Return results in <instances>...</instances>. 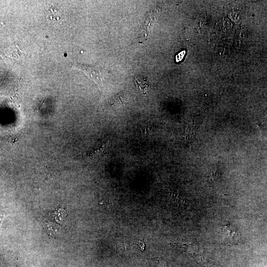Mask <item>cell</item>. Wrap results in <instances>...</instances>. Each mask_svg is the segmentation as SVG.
Segmentation results:
<instances>
[{"label": "cell", "instance_id": "2", "mask_svg": "<svg viewBox=\"0 0 267 267\" xmlns=\"http://www.w3.org/2000/svg\"><path fill=\"white\" fill-rule=\"evenodd\" d=\"M46 20L52 23H58L62 21L63 15L58 9L51 7L45 11Z\"/></svg>", "mask_w": 267, "mask_h": 267}, {"label": "cell", "instance_id": "5", "mask_svg": "<svg viewBox=\"0 0 267 267\" xmlns=\"http://www.w3.org/2000/svg\"><path fill=\"white\" fill-rule=\"evenodd\" d=\"M185 53V50H182L178 52L177 54H176L175 56L176 61L177 62H178L181 61L182 59L183 56H184Z\"/></svg>", "mask_w": 267, "mask_h": 267}, {"label": "cell", "instance_id": "6", "mask_svg": "<svg viewBox=\"0 0 267 267\" xmlns=\"http://www.w3.org/2000/svg\"><path fill=\"white\" fill-rule=\"evenodd\" d=\"M158 267H168V266L166 262L161 261L158 264Z\"/></svg>", "mask_w": 267, "mask_h": 267}, {"label": "cell", "instance_id": "1", "mask_svg": "<svg viewBox=\"0 0 267 267\" xmlns=\"http://www.w3.org/2000/svg\"><path fill=\"white\" fill-rule=\"evenodd\" d=\"M221 231L223 235L224 245L234 246L242 243L243 240L240 232L229 222L221 228Z\"/></svg>", "mask_w": 267, "mask_h": 267}, {"label": "cell", "instance_id": "4", "mask_svg": "<svg viewBox=\"0 0 267 267\" xmlns=\"http://www.w3.org/2000/svg\"><path fill=\"white\" fill-rule=\"evenodd\" d=\"M218 172L213 169H211L209 171L207 176V182L209 184H212L218 179Z\"/></svg>", "mask_w": 267, "mask_h": 267}, {"label": "cell", "instance_id": "3", "mask_svg": "<svg viewBox=\"0 0 267 267\" xmlns=\"http://www.w3.org/2000/svg\"><path fill=\"white\" fill-rule=\"evenodd\" d=\"M135 82L137 87L145 93L146 90L149 87V83L147 79L143 76H138L135 77Z\"/></svg>", "mask_w": 267, "mask_h": 267}]
</instances>
